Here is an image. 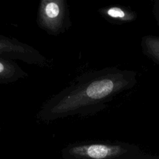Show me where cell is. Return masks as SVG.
<instances>
[{
    "label": "cell",
    "mask_w": 159,
    "mask_h": 159,
    "mask_svg": "<svg viewBox=\"0 0 159 159\" xmlns=\"http://www.w3.org/2000/svg\"><path fill=\"white\" fill-rule=\"evenodd\" d=\"M0 57L19 60L40 67L51 65V61L34 47L19 41L0 35Z\"/></svg>",
    "instance_id": "7a4b0ae2"
},
{
    "label": "cell",
    "mask_w": 159,
    "mask_h": 159,
    "mask_svg": "<svg viewBox=\"0 0 159 159\" xmlns=\"http://www.w3.org/2000/svg\"><path fill=\"white\" fill-rule=\"evenodd\" d=\"M28 76L15 61L0 57V83L8 84Z\"/></svg>",
    "instance_id": "277c9868"
},
{
    "label": "cell",
    "mask_w": 159,
    "mask_h": 159,
    "mask_svg": "<svg viewBox=\"0 0 159 159\" xmlns=\"http://www.w3.org/2000/svg\"><path fill=\"white\" fill-rule=\"evenodd\" d=\"M38 25L47 33L58 35L71 26L69 9L65 0H42L40 2Z\"/></svg>",
    "instance_id": "6da1fadb"
},
{
    "label": "cell",
    "mask_w": 159,
    "mask_h": 159,
    "mask_svg": "<svg viewBox=\"0 0 159 159\" xmlns=\"http://www.w3.org/2000/svg\"><path fill=\"white\" fill-rule=\"evenodd\" d=\"M73 153L82 154L91 159H109L119 157L125 152L120 146L107 145L105 144H91L74 147Z\"/></svg>",
    "instance_id": "3957f363"
},
{
    "label": "cell",
    "mask_w": 159,
    "mask_h": 159,
    "mask_svg": "<svg viewBox=\"0 0 159 159\" xmlns=\"http://www.w3.org/2000/svg\"><path fill=\"white\" fill-rule=\"evenodd\" d=\"M107 14L113 17H122L125 16L124 12L119 8L112 7L107 11Z\"/></svg>",
    "instance_id": "5b68a950"
}]
</instances>
